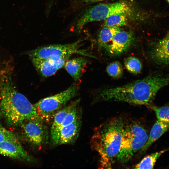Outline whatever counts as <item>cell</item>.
I'll list each match as a JSON object with an SVG mask.
<instances>
[{
	"label": "cell",
	"mask_w": 169,
	"mask_h": 169,
	"mask_svg": "<svg viewBox=\"0 0 169 169\" xmlns=\"http://www.w3.org/2000/svg\"><path fill=\"white\" fill-rule=\"evenodd\" d=\"M169 84V74H150L122 86L101 91L99 97L106 101L114 100L137 105H150L157 92Z\"/></svg>",
	"instance_id": "obj_1"
},
{
	"label": "cell",
	"mask_w": 169,
	"mask_h": 169,
	"mask_svg": "<svg viewBox=\"0 0 169 169\" xmlns=\"http://www.w3.org/2000/svg\"><path fill=\"white\" fill-rule=\"evenodd\" d=\"M0 111L8 124L13 126L40 118L34 104L15 89L9 73L3 72L2 75Z\"/></svg>",
	"instance_id": "obj_2"
},
{
	"label": "cell",
	"mask_w": 169,
	"mask_h": 169,
	"mask_svg": "<svg viewBox=\"0 0 169 169\" xmlns=\"http://www.w3.org/2000/svg\"><path fill=\"white\" fill-rule=\"evenodd\" d=\"M123 120L117 117L106 121L95 129L90 143L100 157V166L111 168L116 160L125 125Z\"/></svg>",
	"instance_id": "obj_3"
},
{
	"label": "cell",
	"mask_w": 169,
	"mask_h": 169,
	"mask_svg": "<svg viewBox=\"0 0 169 169\" xmlns=\"http://www.w3.org/2000/svg\"><path fill=\"white\" fill-rule=\"evenodd\" d=\"M135 9L133 4L125 1L96 5L86 9L78 18L75 24V31L79 33L87 23L104 20L113 14H125L131 16Z\"/></svg>",
	"instance_id": "obj_4"
},
{
	"label": "cell",
	"mask_w": 169,
	"mask_h": 169,
	"mask_svg": "<svg viewBox=\"0 0 169 169\" xmlns=\"http://www.w3.org/2000/svg\"><path fill=\"white\" fill-rule=\"evenodd\" d=\"M148 137L146 130L141 125L134 122L125 125L116 160L121 163L127 162L137 151L141 150Z\"/></svg>",
	"instance_id": "obj_5"
},
{
	"label": "cell",
	"mask_w": 169,
	"mask_h": 169,
	"mask_svg": "<svg viewBox=\"0 0 169 169\" xmlns=\"http://www.w3.org/2000/svg\"><path fill=\"white\" fill-rule=\"evenodd\" d=\"M79 86L74 84L66 90L42 99L34 104L38 116L44 121L53 118L55 114L77 94Z\"/></svg>",
	"instance_id": "obj_6"
},
{
	"label": "cell",
	"mask_w": 169,
	"mask_h": 169,
	"mask_svg": "<svg viewBox=\"0 0 169 169\" xmlns=\"http://www.w3.org/2000/svg\"><path fill=\"white\" fill-rule=\"evenodd\" d=\"M81 42L80 39L70 44L48 45L31 50L27 54L31 57L49 60L56 59L76 54L95 57L85 51L79 49Z\"/></svg>",
	"instance_id": "obj_7"
},
{
	"label": "cell",
	"mask_w": 169,
	"mask_h": 169,
	"mask_svg": "<svg viewBox=\"0 0 169 169\" xmlns=\"http://www.w3.org/2000/svg\"><path fill=\"white\" fill-rule=\"evenodd\" d=\"M43 121L38 118L26 120L20 125L27 140L36 146L43 145L48 139V131Z\"/></svg>",
	"instance_id": "obj_8"
},
{
	"label": "cell",
	"mask_w": 169,
	"mask_h": 169,
	"mask_svg": "<svg viewBox=\"0 0 169 169\" xmlns=\"http://www.w3.org/2000/svg\"><path fill=\"white\" fill-rule=\"evenodd\" d=\"M134 41V38L131 33L121 29L116 33L103 50L110 57L117 56L128 51Z\"/></svg>",
	"instance_id": "obj_9"
},
{
	"label": "cell",
	"mask_w": 169,
	"mask_h": 169,
	"mask_svg": "<svg viewBox=\"0 0 169 169\" xmlns=\"http://www.w3.org/2000/svg\"><path fill=\"white\" fill-rule=\"evenodd\" d=\"M0 154L18 160L35 162V159L25 151L18 140H9L0 142Z\"/></svg>",
	"instance_id": "obj_10"
},
{
	"label": "cell",
	"mask_w": 169,
	"mask_h": 169,
	"mask_svg": "<svg viewBox=\"0 0 169 169\" xmlns=\"http://www.w3.org/2000/svg\"><path fill=\"white\" fill-rule=\"evenodd\" d=\"M149 54L153 61L158 65L169 64V30L162 38L153 44Z\"/></svg>",
	"instance_id": "obj_11"
},
{
	"label": "cell",
	"mask_w": 169,
	"mask_h": 169,
	"mask_svg": "<svg viewBox=\"0 0 169 169\" xmlns=\"http://www.w3.org/2000/svg\"><path fill=\"white\" fill-rule=\"evenodd\" d=\"M79 99L76 100L60 109L54 115L50 130L51 140L53 145H58L62 125L65 116L73 108L79 105Z\"/></svg>",
	"instance_id": "obj_12"
},
{
	"label": "cell",
	"mask_w": 169,
	"mask_h": 169,
	"mask_svg": "<svg viewBox=\"0 0 169 169\" xmlns=\"http://www.w3.org/2000/svg\"><path fill=\"white\" fill-rule=\"evenodd\" d=\"M81 114L72 123L62 127L60 131L58 145L74 143L79 136L81 125Z\"/></svg>",
	"instance_id": "obj_13"
},
{
	"label": "cell",
	"mask_w": 169,
	"mask_h": 169,
	"mask_svg": "<svg viewBox=\"0 0 169 169\" xmlns=\"http://www.w3.org/2000/svg\"><path fill=\"white\" fill-rule=\"evenodd\" d=\"M87 63L84 58L80 57L67 61L64 66L74 80L77 81L81 77Z\"/></svg>",
	"instance_id": "obj_14"
},
{
	"label": "cell",
	"mask_w": 169,
	"mask_h": 169,
	"mask_svg": "<svg viewBox=\"0 0 169 169\" xmlns=\"http://www.w3.org/2000/svg\"><path fill=\"white\" fill-rule=\"evenodd\" d=\"M169 129V123L157 120L151 130L147 141L141 149L142 151L147 150L152 144Z\"/></svg>",
	"instance_id": "obj_15"
},
{
	"label": "cell",
	"mask_w": 169,
	"mask_h": 169,
	"mask_svg": "<svg viewBox=\"0 0 169 169\" xmlns=\"http://www.w3.org/2000/svg\"><path fill=\"white\" fill-rule=\"evenodd\" d=\"M37 71L42 76L48 77L54 74L58 70L54 66L51 60L31 57Z\"/></svg>",
	"instance_id": "obj_16"
},
{
	"label": "cell",
	"mask_w": 169,
	"mask_h": 169,
	"mask_svg": "<svg viewBox=\"0 0 169 169\" xmlns=\"http://www.w3.org/2000/svg\"><path fill=\"white\" fill-rule=\"evenodd\" d=\"M121 30L119 27L103 26L98 36V43L99 48L103 50L110 42L116 33Z\"/></svg>",
	"instance_id": "obj_17"
},
{
	"label": "cell",
	"mask_w": 169,
	"mask_h": 169,
	"mask_svg": "<svg viewBox=\"0 0 169 169\" xmlns=\"http://www.w3.org/2000/svg\"><path fill=\"white\" fill-rule=\"evenodd\" d=\"M129 16H130L125 14L112 15L104 20L103 26L120 27L125 26L127 24Z\"/></svg>",
	"instance_id": "obj_18"
},
{
	"label": "cell",
	"mask_w": 169,
	"mask_h": 169,
	"mask_svg": "<svg viewBox=\"0 0 169 169\" xmlns=\"http://www.w3.org/2000/svg\"><path fill=\"white\" fill-rule=\"evenodd\" d=\"M168 149L156 152L144 157L135 166V169H152L157 160L162 154L167 151Z\"/></svg>",
	"instance_id": "obj_19"
},
{
	"label": "cell",
	"mask_w": 169,
	"mask_h": 169,
	"mask_svg": "<svg viewBox=\"0 0 169 169\" xmlns=\"http://www.w3.org/2000/svg\"><path fill=\"white\" fill-rule=\"evenodd\" d=\"M124 64L126 69L133 74H137L140 73L142 69L141 61L134 56L126 58L124 61Z\"/></svg>",
	"instance_id": "obj_20"
},
{
	"label": "cell",
	"mask_w": 169,
	"mask_h": 169,
	"mask_svg": "<svg viewBox=\"0 0 169 169\" xmlns=\"http://www.w3.org/2000/svg\"><path fill=\"white\" fill-rule=\"evenodd\" d=\"M108 74L114 78H118L123 73V68L121 64L118 61H115L109 64L106 68Z\"/></svg>",
	"instance_id": "obj_21"
},
{
	"label": "cell",
	"mask_w": 169,
	"mask_h": 169,
	"mask_svg": "<svg viewBox=\"0 0 169 169\" xmlns=\"http://www.w3.org/2000/svg\"><path fill=\"white\" fill-rule=\"evenodd\" d=\"M152 108L155 112L158 120L169 123V105L160 107L152 106Z\"/></svg>",
	"instance_id": "obj_22"
},
{
	"label": "cell",
	"mask_w": 169,
	"mask_h": 169,
	"mask_svg": "<svg viewBox=\"0 0 169 169\" xmlns=\"http://www.w3.org/2000/svg\"><path fill=\"white\" fill-rule=\"evenodd\" d=\"M105 0H70V8L75 11L89 4Z\"/></svg>",
	"instance_id": "obj_23"
},
{
	"label": "cell",
	"mask_w": 169,
	"mask_h": 169,
	"mask_svg": "<svg viewBox=\"0 0 169 169\" xmlns=\"http://www.w3.org/2000/svg\"><path fill=\"white\" fill-rule=\"evenodd\" d=\"M9 140H18L15 134L0 124V142Z\"/></svg>",
	"instance_id": "obj_24"
},
{
	"label": "cell",
	"mask_w": 169,
	"mask_h": 169,
	"mask_svg": "<svg viewBox=\"0 0 169 169\" xmlns=\"http://www.w3.org/2000/svg\"><path fill=\"white\" fill-rule=\"evenodd\" d=\"M3 72L2 73H0V92H1V77L2 74Z\"/></svg>",
	"instance_id": "obj_25"
},
{
	"label": "cell",
	"mask_w": 169,
	"mask_h": 169,
	"mask_svg": "<svg viewBox=\"0 0 169 169\" xmlns=\"http://www.w3.org/2000/svg\"><path fill=\"white\" fill-rule=\"evenodd\" d=\"M167 2L169 4V0H166Z\"/></svg>",
	"instance_id": "obj_26"
},
{
	"label": "cell",
	"mask_w": 169,
	"mask_h": 169,
	"mask_svg": "<svg viewBox=\"0 0 169 169\" xmlns=\"http://www.w3.org/2000/svg\"><path fill=\"white\" fill-rule=\"evenodd\" d=\"M52 1H53L54 0H51Z\"/></svg>",
	"instance_id": "obj_27"
}]
</instances>
